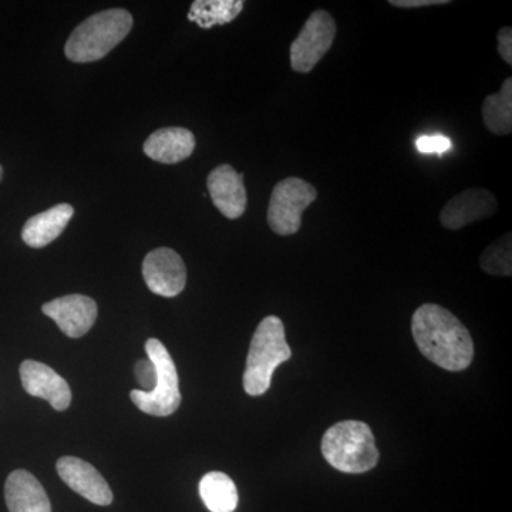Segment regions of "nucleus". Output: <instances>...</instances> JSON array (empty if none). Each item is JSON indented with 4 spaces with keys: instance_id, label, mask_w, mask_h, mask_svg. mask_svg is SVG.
Here are the masks:
<instances>
[{
    "instance_id": "f257e3e1",
    "label": "nucleus",
    "mask_w": 512,
    "mask_h": 512,
    "mask_svg": "<svg viewBox=\"0 0 512 512\" xmlns=\"http://www.w3.org/2000/svg\"><path fill=\"white\" fill-rule=\"evenodd\" d=\"M414 342L434 365L461 372L473 362L474 342L466 326L436 303H424L412 319Z\"/></svg>"
},
{
    "instance_id": "f03ea898",
    "label": "nucleus",
    "mask_w": 512,
    "mask_h": 512,
    "mask_svg": "<svg viewBox=\"0 0 512 512\" xmlns=\"http://www.w3.org/2000/svg\"><path fill=\"white\" fill-rule=\"evenodd\" d=\"M133 28V16L126 9L96 13L74 29L64 53L74 63H92L109 55Z\"/></svg>"
},
{
    "instance_id": "7ed1b4c3",
    "label": "nucleus",
    "mask_w": 512,
    "mask_h": 512,
    "mask_svg": "<svg viewBox=\"0 0 512 512\" xmlns=\"http://www.w3.org/2000/svg\"><path fill=\"white\" fill-rule=\"evenodd\" d=\"M322 454L330 466L342 473L363 474L379 463L372 429L363 421L336 423L322 439Z\"/></svg>"
},
{
    "instance_id": "20e7f679",
    "label": "nucleus",
    "mask_w": 512,
    "mask_h": 512,
    "mask_svg": "<svg viewBox=\"0 0 512 512\" xmlns=\"http://www.w3.org/2000/svg\"><path fill=\"white\" fill-rule=\"evenodd\" d=\"M292 350L286 343L284 322L278 316H266L254 336L244 373V390L249 396H262L271 387L276 367L291 359Z\"/></svg>"
},
{
    "instance_id": "39448f33",
    "label": "nucleus",
    "mask_w": 512,
    "mask_h": 512,
    "mask_svg": "<svg viewBox=\"0 0 512 512\" xmlns=\"http://www.w3.org/2000/svg\"><path fill=\"white\" fill-rule=\"evenodd\" d=\"M148 359L157 370V383L151 392L131 390V402L137 409L151 416L167 417L177 412L181 404L180 380L173 357L157 339H148L146 343Z\"/></svg>"
},
{
    "instance_id": "423d86ee",
    "label": "nucleus",
    "mask_w": 512,
    "mask_h": 512,
    "mask_svg": "<svg viewBox=\"0 0 512 512\" xmlns=\"http://www.w3.org/2000/svg\"><path fill=\"white\" fill-rule=\"evenodd\" d=\"M318 191L308 181L298 177H288L279 181L272 191L269 201V227L281 237L295 235L302 227L303 211L315 202Z\"/></svg>"
},
{
    "instance_id": "0eeeda50",
    "label": "nucleus",
    "mask_w": 512,
    "mask_h": 512,
    "mask_svg": "<svg viewBox=\"0 0 512 512\" xmlns=\"http://www.w3.org/2000/svg\"><path fill=\"white\" fill-rule=\"evenodd\" d=\"M336 22L326 10H316L308 20L298 37L289 47V60L296 73H311L323 56L329 52L335 40Z\"/></svg>"
},
{
    "instance_id": "6e6552de",
    "label": "nucleus",
    "mask_w": 512,
    "mask_h": 512,
    "mask_svg": "<svg viewBox=\"0 0 512 512\" xmlns=\"http://www.w3.org/2000/svg\"><path fill=\"white\" fill-rule=\"evenodd\" d=\"M144 281L151 292L174 298L187 285V269L183 258L171 248H157L143 262Z\"/></svg>"
},
{
    "instance_id": "1a4fd4ad",
    "label": "nucleus",
    "mask_w": 512,
    "mask_h": 512,
    "mask_svg": "<svg viewBox=\"0 0 512 512\" xmlns=\"http://www.w3.org/2000/svg\"><path fill=\"white\" fill-rule=\"evenodd\" d=\"M497 198L485 188H470L457 194L444 205L440 212V222L444 228L457 231L473 224L487 220L497 212Z\"/></svg>"
},
{
    "instance_id": "9d476101",
    "label": "nucleus",
    "mask_w": 512,
    "mask_h": 512,
    "mask_svg": "<svg viewBox=\"0 0 512 512\" xmlns=\"http://www.w3.org/2000/svg\"><path fill=\"white\" fill-rule=\"evenodd\" d=\"M43 313L55 320L69 338L77 339L93 328L97 319V303L89 296L67 295L45 303Z\"/></svg>"
},
{
    "instance_id": "9b49d317",
    "label": "nucleus",
    "mask_w": 512,
    "mask_h": 512,
    "mask_svg": "<svg viewBox=\"0 0 512 512\" xmlns=\"http://www.w3.org/2000/svg\"><path fill=\"white\" fill-rule=\"evenodd\" d=\"M20 379L30 396L47 400L57 412H63L72 403L69 384L45 363L25 360L20 365Z\"/></svg>"
},
{
    "instance_id": "f8f14e48",
    "label": "nucleus",
    "mask_w": 512,
    "mask_h": 512,
    "mask_svg": "<svg viewBox=\"0 0 512 512\" xmlns=\"http://www.w3.org/2000/svg\"><path fill=\"white\" fill-rule=\"evenodd\" d=\"M208 192L217 210L228 220H238L247 210L248 197L244 175L229 164L218 165L207 180Z\"/></svg>"
},
{
    "instance_id": "ddd939ff",
    "label": "nucleus",
    "mask_w": 512,
    "mask_h": 512,
    "mask_svg": "<svg viewBox=\"0 0 512 512\" xmlns=\"http://www.w3.org/2000/svg\"><path fill=\"white\" fill-rule=\"evenodd\" d=\"M56 467L64 483L90 503L101 507L113 503L109 484L92 464L77 457H62Z\"/></svg>"
},
{
    "instance_id": "4468645a",
    "label": "nucleus",
    "mask_w": 512,
    "mask_h": 512,
    "mask_svg": "<svg viewBox=\"0 0 512 512\" xmlns=\"http://www.w3.org/2000/svg\"><path fill=\"white\" fill-rule=\"evenodd\" d=\"M5 500L10 512H52L45 488L29 471L16 470L9 474Z\"/></svg>"
},
{
    "instance_id": "2eb2a0df",
    "label": "nucleus",
    "mask_w": 512,
    "mask_h": 512,
    "mask_svg": "<svg viewBox=\"0 0 512 512\" xmlns=\"http://www.w3.org/2000/svg\"><path fill=\"white\" fill-rule=\"evenodd\" d=\"M143 150L157 163H181L194 153L195 137L187 128H161L147 138Z\"/></svg>"
},
{
    "instance_id": "dca6fc26",
    "label": "nucleus",
    "mask_w": 512,
    "mask_h": 512,
    "mask_svg": "<svg viewBox=\"0 0 512 512\" xmlns=\"http://www.w3.org/2000/svg\"><path fill=\"white\" fill-rule=\"evenodd\" d=\"M74 215V208L70 204H59L50 210L40 212L26 221L22 231V239L30 248H45L67 227Z\"/></svg>"
},
{
    "instance_id": "f3484780",
    "label": "nucleus",
    "mask_w": 512,
    "mask_h": 512,
    "mask_svg": "<svg viewBox=\"0 0 512 512\" xmlns=\"http://www.w3.org/2000/svg\"><path fill=\"white\" fill-rule=\"evenodd\" d=\"M200 495L211 512H234L238 505V491L227 474L212 471L200 481Z\"/></svg>"
},
{
    "instance_id": "a211bd4d",
    "label": "nucleus",
    "mask_w": 512,
    "mask_h": 512,
    "mask_svg": "<svg viewBox=\"0 0 512 512\" xmlns=\"http://www.w3.org/2000/svg\"><path fill=\"white\" fill-rule=\"evenodd\" d=\"M244 6L242 0H195L188 12V20L201 29H211L234 22Z\"/></svg>"
},
{
    "instance_id": "6ab92c4d",
    "label": "nucleus",
    "mask_w": 512,
    "mask_h": 512,
    "mask_svg": "<svg viewBox=\"0 0 512 512\" xmlns=\"http://www.w3.org/2000/svg\"><path fill=\"white\" fill-rule=\"evenodd\" d=\"M485 127L495 136H508L512 131V79L504 80L500 92L485 97L483 103Z\"/></svg>"
},
{
    "instance_id": "aec40b11",
    "label": "nucleus",
    "mask_w": 512,
    "mask_h": 512,
    "mask_svg": "<svg viewBox=\"0 0 512 512\" xmlns=\"http://www.w3.org/2000/svg\"><path fill=\"white\" fill-rule=\"evenodd\" d=\"M511 234L507 232L481 254L480 264L484 272L490 275L511 276Z\"/></svg>"
},
{
    "instance_id": "412c9836",
    "label": "nucleus",
    "mask_w": 512,
    "mask_h": 512,
    "mask_svg": "<svg viewBox=\"0 0 512 512\" xmlns=\"http://www.w3.org/2000/svg\"><path fill=\"white\" fill-rule=\"evenodd\" d=\"M453 143L450 138L443 134H434V136H421L416 140V148L421 154H437L443 156L444 153L451 150Z\"/></svg>"
},
{
    "instance_id": "4be33fe9",
    "label": "nucleus",
    "mask_w": 512,
    "mask_h": 512,
    "mask_svg": "<svg viewBox=\"0 0 512 512\" xmlns=\"http://www.w3.org/2000/svg\"><path fill=\"white\" fill-rule=\"evenodd\" d=\"M136 379L143 392H151L157 383V370L150 359L140 360L136 365Z\"/></svg>"
},
{
    "instance_id": "5701e85b",
    "label": "nucleus",
    "mask_w": 512,
    "mask_h": 512,
    "mask_svg": "<svg viewBox=\"0 0 512 512\" xmlns=\"http://www.w3.org/2000/svg\"><path fill=\"white\" fill-rule=\"evenodd\" d=\"M498 40V53H500L501 59L504 60L508 66H512V29L503 28L500 29L497 35Z\"/></svg>"
},
{
    "instance_id": "b1692460",
    "label": "nucleus",
    "mask_w": 512,
    "mask_h": 512,
    "mask_svg": "<svg viewBox=\"0 0 512 512\" xmlns=\"http://www.w3.org/2000/svg\"><path fill=\"white\" fill-rule=\"evenodd\" d=\"M390 5L399 9L429 8V6L448 5V0H390Z\"/></svg>"
},
{
    "instance_id": "393cba45",
    "label": "nucleus",
    "mask_w": 512,
    "mask_h": 512,
    "mask_svg": "<svg viewBox=\"0 0 512 512\" xmlns=\"http://www.w3.org/2000/svg\"><path fill=\"white\" fill-rule=\"evenodd\" d=\"M2 177H3V168H2V165H0V181H2Z\"/></svg>"
}]
</instances>
